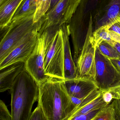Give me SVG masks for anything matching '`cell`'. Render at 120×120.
<instances>
[{
    "label": "cell",
    "mask_w": 120,
    "mask_h": 120,
    "mask_svg": "<svg viewBox=\"0 0 120 120\" xmlns=\"http://www.w3.org/2000/svg\"><path fill=\"white\" fill-rule=\"evenodd\" d=\"M44 22L29 33L15 49L0 61V70L16 63H25L36 46L39 37V31Z\"/></svg>",
    "instance_id": "9c48e42d"
},
{
    "label": "cell",
    "mask_w": 120,
    "mask_h": 120,
    "mask_svg": "<svg viewBox=\"0 0 120 120\" xmlns=\"http://www.w3.org/2000/svg\"><path fill=\"white\" fill-rule=\"evenodd\" d=\"M0 120H12L11 113L2 100L0 101Z\"/></svg>",
    "instance_id": "7402d4cb"
},
{
    "label": "cell",
    "mask_w": 120,
    "mask_h": 120,
    "mask_svg": "<svg viewBox=\"0 0 120 120\" xmlns=\"http://www.w3.org/2000/svg\"><path fill=\"white\" fill-rule=\"evenodd\" d=\"M23 0H0V29L3 31L11 22L13 15Z\"/></svg>",
    "instance_id": "9a60e30c"
},
{
    "label": "cell",
    "mask_w": 120,
    "mask_h": 120,
    "mask_svg": "<svg viewBox=\"0 0 120 120\" xmlns=\"http://www.w3.org/2000/svg\"><path fill=\"white\" fill-rule=\"evenodd\" d=\"M25 70V63L19 62L0 70V92L10 90L18 75Z\"/></svg>",
    "instance_id": "5bb4252c"
},
{
    "label": "cell",
    "mask_w": 120,
    "mask_h": 120,
    "mask_svg": "<svg viewBox=\"0 0 120 120\" xmlns=\"http://www.w3.org/2000/svg\"><path fill=\"white\" fill-rule=\"evenodd\" d=\"M80 0H60L45 14L46 19L40 29L39 34L44 33L50 36L55 35L65 24H68Z\"/></svg>",
    "instance_id": "5b68a950"
},
{
    "label": "cell",
    "mask_w": 120,
    "mask_h": 120,
    "mask_svg": "<svg viewBox=\"0 0 120 120\" xmlns=\"http://www.w3.org/2000/svg\"><path fill=\"white\" fill-rule=\"evenodd\" d=\"M114 66L120 73V60H111Z\"/></svg>",
    "instance_id": "f1b7e54d"
},
{
    "label": "cell",
    "mask_w": 120,
    "mask_h": 120,
    "mask_svg": "<svg viewBox=\"0 0 120 120\" xmlns=\"http://www.w3.org/2000/svg\"><path fill=\"white\" fill-rule=\"evenodd\" d=\"M110 91L113 96V99H120V85L107 90Z\"/></svg>",
    "instance_id": "83f0119b"
},
{
    "label": "cell",
    "mask_w": 120,
    "mask_h": 120,
    "mask_svg": "<svg viewBox=\"0 0 120 120\" xmlns=\"http://www.w3.org/2000/svg\"></svg>",
    "instance_id": "1f68e13d"
},
{
    "label": "cell",
    "mask_w": 120,
    "mask_h": 120,
    "mask_svg": "<svg viewBox=\"0 0 120 120\" xmlns=\"http://www.w3.org/2000/svg\"><path fill=\"white\" fill-rule=\"evenodd\" d=\"M37 101L48 120H66L75 109L63 80L53 78L39 84Z\"/></svg>",
    "instance_id": "6da1fadb"
},
{
    "label": "cell",
    "mask_w": 120,
    "mask_h": 120,
    "mask_svg": "<svg viewBox=\"0 0 120 120\" xmlns=\"http://www.w3.org/2000/svg\"><path fill=\"white\" fill-rule=\"evenodd\" d=\"M51 0H37L36 12L34 15V22H38L46 14L50 8Z\"/></svg>",
    "instance_id": "44dd1931"
},
{
    "label": "cell",
    "mask_w": 120,
    "mask_h": 120,
    "mask_svg": "<svg viewBox=\"0 0 120 120\" xmlns=\"http://www.w3.org/2000/svg\"><path fill=\"white\" fill-rule=\"evenodd\" d=\"M37 0H23L15 14L12 20L34 15L36 12Z\"/></svg>",
    "instance_id": "e0dca14e"
},
{
    "label": "cell",
    "mask_w": 120,
    "mask_h": 120,
    "mask_svg": "<svg viewBox=\"0 0 120 120\" xmlns=\"http://www.w3.org/2000/svg\"><path fill=\"white\" fill-rule=\"evenodd\" d=\"M63 81L66 91L70 97L82 98L94 90L99 89L95 82L87 79L75 78Z\"/></svg>",
    "instance_id": "7c38bea8"
},
{
    "label": "cell",
    "mask_w": 120,
    "mask_h": 120,
    "mask_svg": "<svg viewBox=\"0 0 120 120\" xmlns=\"http://www.w3.org/2000/svg\"><path fill=\"white\" fill-rule=\"evenodd\" d=\"M109 30L113 31L120 35V14L115 19L112 23L109 25Z\"/></svg>",
    "instance_id": "d4e9b609"
},
{
    "label": "cell",
    "mask_w": 120,
    "mask_h": 120,
    "mask_svg": "<svg viewBox=\"0 0 120 120\" xmlns=\"http://www.w3.org/2000/svg\"><path fill=\"white\" fill-rule=\"evenodd\" d=\"M109 25L103 26L93 32L91 41L95 47H97L103 41L110 43L113 41L111 39L109 32Z\"/></svg>",
    "instance_id": "ac0fdd59"
},
{
    "label": "cell",
    "mask_w": 120,
    "mask_h": 120,
    "mask_svg": "<svg viewBox=\"0 0 120 120\" xmlns=\"http://www.w3.org/2000/svg\"><path fill=\"white\" fill-rule=\"evenodd\" d=\"M96 75L95 82L101 90H107L120 85V73L110 59L101 53L96 48Z\"/></svg>",
    "instance_id": "52a82bcc"
},
{
    "label": "cell",
    "mask_w": 120,
    "mask_h": 120,
    "mask_svg": "<svg viewBox=\"0 0 120 120\" xmlns=\"http://www.w3.org/2000/svg\"><path fill=\"white\" fill-rule=\"evenodd\" d=\"M113 46L116 49L117 51L120 56V44L114 41L113 44Z\"/></svg>",
    "instance_id": "4dcf8cb0"
},
{
    "label": "cell",
    "mask_w": 120,
    "mask_h": 120,
    "mask_svg": "<svg viewBox=\"0 0 120 120\" xmlns=\"http://www.w3.org/2000/svg\"><path fill=\"white\" fill-rule=\"evenodd\" d=\"M112 103L115 108L117 120H120V99H114Z\"/></svg>",
    "instance_id": "4316f807"
},
{
    "label": "cell",
    "mask_w": 120,
    "mask_h": 120,
    "mask_svg": "<svg viewBox=\"0 0 120 120\" xmlns=\"http://www.w3.org/2000/svg\"><path fill=\"white\" fill-rule=\"evenodd\" d=\"M45 45V74L49 77L65 80L64 45L61 27L51 41Z\"/></svg>",
    "instance_id": "8992f818"
},
{
    "label": "cell",
    "mask_w": 120,
    "mask_h": 120,
    "mask_svg": "<svg viewBox=\"0 0 120 120\" xmlns=\"http://www.w3.org/2000/svg\"><path fill=\"white\" fill-rule=\"evenodd\" d=\"M34 15L12 20L8 27L2 31L5 32L0 43V61L15 49L29 33L45 21V15L35 23Z\"/></svg>",
    "instance_id": "277c9868"
},
{
    "label": "cell",
    "mask_w": 120,
    "mask_h": 120,
    "mask_svg": "<svg viewBox=\"0 0 120 120\" xmlns=\"http://www.w3.org/2000/svg\"><path fill=\"white\" fill-rule=\"evenodd\" d=\"M62 31L64 45V75L65 80L77 77L76 64L72 57L69 41L70 33L68 24H65L61 26Z\"/></svg>",
    "instance_id": "4fadbf2b"
},
{
    "label": "cell",
    "mask_w": 120,
    "mask_h": 120,
    "mask_svg": "<svg viewBox=\"0 0 120 120\" xmlns=\"http://www.w3.org/2000/svg\"><path fill=\"white\" fill-rule=\"evenodd\" d=\"M97 48L102 54L110 60H120V56L113 46L105 41L101 42Z\"/></svg>",
    "instance_id": "d6986e66"
},
{
    "label": "cell",
    "mask_w": 120,
    "mask_h": 120,
    "mask_svg": "<svg viewBox=\"0 0 120 120\" xmlns=\"http://www.w3.org/2000/svg\"><path fill=\"white\" fill-rule=\"evenodd\" d=\"M93 32V22L91 23L81 53L76 64L77 78L95 82L96 75V47L91 41Z\"/></svg>",
    "instance_id": "ba28073f"
},
{
    "label": "cell",
    "mask_w": 120,
    "mask_h": 120,
    "mask_svg": "<svg viewBox=\"0 0 120 120\" xmlns=\"http://www.w3.org/2000/svg\"><path fill=\"white\" fill-rule=\"evenodd\" d=\"M102 108L93 111L87 114L75 116L68 120H92Z\"/></svg>",
    "instance_id": "603a6c76"
},
{
    "label": "cell",
    "mask_w": 120,
    "mask_h": 120,
    "mask_svg": "<svg viewBox=\"0 0 120 120\" xmlns=\"http://www.w3.org/2000/svg\"><path fill=\"white\" fill-rule=\"evenodd\" d=\"M99 0H80V2L68 23L74 53H81L91 23L92 13Z\"/></svg>",
    "instance_id": "3957f363"
},
{
    "label": "cell",
    "mask_w": 120,
    "mask_h": 120,
    "mask_svg": "<svg viewBox=\"0 0 120 120\" xmlns=\"http://www.w3.org/2000/svg\"><path fill=\"white\" fill-rule=\"evenodd\" d=\"M12 120H29L34 104L38 101L39 84L25 70L10 89Z\"/></svg>",
    "instance_id": "7a4b0ae2"
},
{
    "label": "cell",
    "mask_w": 120,
    "mask_h": 120,
    "mask_svg": "<svg viewBox=\"0 0 120 120\" xmlns=\"http://www.w3.org/2000/svg\"><path fill=\"white\" fill-rule=\"evenodd\" d=\"M92 120H117L115 108L112 102L103 108Z\"/></svg>",
    "instance_id": "ffe728a7"
},
{
    "label": "cell",
    "mask_w": 120,
    "mask_h": 120,
    "mask_svg": "<svg viewBox=\"0 0 120 120\" xmlns=\"http://www.w3.org/2000/svg\"><path fill=\"white\" fill-rule=\"evenodd\" d=\"M46 52L45 38L43 35L38 39L34 50L25 63V70L39 84L49 77L44 72V60Z\"/></svg>",
    "instance_id": "30bf717a"
},
{
    "label": "cell",
    "mask_w": 120,
    "mask_h": 120,
    "mask_svg": "<svg viewBox=\"0 0 120 120\" xmlns=\"http://www.w3.org/2000/svg\"><path fill=\"white\" fill-rule=\"evenodd\" d=\"M120 14V0H99L92 13L93 32L112 23Z\"/></svg>",
    "instance_id": "8fae6325"
},
{
    "label": "cell",
    "mask_w": 120,
    "mask_h": 120,
    "mask_svg": "<svg viewBox=\"0 0 120 120\" xmlns=\"http://www.w3.org/2000/svg\"><path fill=\"white\" fill-rule=\"evenodd\" d=\"M60 0H51L50 8L47 12L50 10L54 7H55Z\"/></svg>",
    "instance_id": "f546056e"
},
{
    "label": "cell",
    "mask_w": 120,
    "mask_h": 120,
    "mask_svg": "<svg viewBox=\"0 0 120 120\" xmlns=\"http://www.w3.org/2000/svg\"><path fill=\"white\" fill-rule=\"evenodd\" d=\"M101 91L102 97L104 101L108 105L111 103L113 99V96L112 93L108 90H103Z\"/></svg>",
    "instance_id": "484cf974"
},
{
    "label": "cell",
    "mask_w": 120,
    "mask_h": 120,
    "mask_svg": "<svg viewBox=\"0 0 120 120\" xmlns=\"http://www.w3.org/2000/svg\"><path fill=\"white\" fill-rule=\"evenodd\" d=\"M29 120H48L39 105L33 111Z\"/></svg>",
    "instance_id": "cb8c5ba5"
},
{
    "label": "cell",
    "mask_w": 120,
    "mask_h": 120,
    "mask_svg": "<svg viewBox=\"0 0 120 120\" xmlns=\"http://www.w3.org/2000/svg\"><path fill=\"white\" fill-rule=\"evenodd\" d=\"M108 105L103 99L101 91V94L91 102L84 107L73 112L66 120H68L77 116L87 114L93 111L101 109Z\"/></svg>",
    "instance_id": "2e32d148"
}]
</instances>
